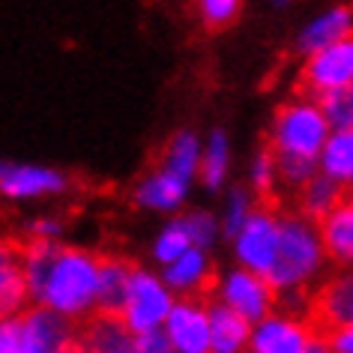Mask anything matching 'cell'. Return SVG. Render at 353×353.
<instances>
[{
  "instance_id": "obj_9",
  "label": "cell",
  "mask_w": 353,
  "mask_h": 353,
  "mask_svg": "<svg viewBox=\"0 0 353 353\" xmlns=\"http://www.w3.org/2000/svg\"><path fill=\"white\" fill-rule=\"evenodd\" d=\"M19 353H75L78 326L63 317L30 305L15 317Z\"/></svg>"
},
{
  "instance_id": "obj_1",
  "label": "cell",
  "mask_w": 353,
  "mask_h": 353,
  "mask_svg": "<svg viewBox=\"0 0 353 353\" xmlns=\"http://www.w3.org/2000/svg\"><path fill=\"white\" fill-rule=\"evenodd\" d=\"M102 258L81 245L66 243H24L21 272L30 305L63 317L69 323H84L96 314Z\"/></svg>"
},
{
  "instance_id": "obj_16",
  "label": "cell",
  "mask_w": 353,
  "mask_h": 353,
  "mask_svg": "<svg viewBox=\"0 0 353 353\" xmlns=\"http://www.w3.org/2000/svg\"><path fill=\"white\" fill-rule=\"evenodd\" d=\"M30 308L21 272V243L0 234V321H15Z\"/></svg>"
},
{
  "instance_id": "obj_35",
  "label": "cell",
  "mask_w": 353,
  "mask_h": 353,
  "mask_svg": "<svg viewBox=\"0 0 353 353\" xmlns=\"http://www.w3.org/2000/svg\"><path fill=\"white\" fill-rule=\"evenodd\" d=\"M305 353H332V350H330V341H326V335H323L321 330L312 335V341H308Z\"/></svg>"
},
{
  "instance_id": "obj_22",
  "label": "cell",
  "mask_w": 353,
  "mask_h": 353,
  "mask_svg": "<svg viewBox=\"0 0 353 353\" xmlns=\"http://www.w3.org/2000/svg\"><path fill=\"white\" fill-rule=\"evenodd\" d=\"M207 314H210V353H245L249 350L252 323H245L240 314L228 312L225 305L210 303V299H207Z\"/></svg>"
},
{
  "instance_id": "obj_13",
  "label": "cell",
  "mask_w": 353,
  "mask_h": 353,
  "mask_svg": "<svg viewBox=\"0 0 353 353\" xmlns=\"http://www.w3.org/2000/svg\"><path fill=\"white\" fill-rule=\"evenodd\" d=\"M192 186L176 176L165 174L162 168H153L147 171L141 180L132 186V204L138 210H147V213H159V216H180L183 207L189 204Z\"/></svg>"
},
{
  "instance_id": "obj_15",
  "label": "cell",
  "mask_w": 353,
  "mask_h": 353,
  "mask_svg": "<svg viewBox=\"0 0 353 353\" xmlns=\"http://www.w3.org/2000/svg\"><path fill=\"white\" fill-rule=\"evenodd\" d=\"M312 314L314 323L326 326L330 332L353 323V270H335L321 281L312 299Z\"/></svg>"
},
{
  "instance_id": "obj_7",
  "label": "cell",
  "mask_w": 353,
  "mask_h": 353,
  "mask_svg": "<svg viewBox=\"0 0 353 353\" xmlns=\"http://www.w3.org/2000/svg\"><path fill=\"white\" fill-rule=\"evenodd\" d=\"M279 216H281L279 210H272L267 204L254 207V213L245 219L240 231L228 240L231 243L234 267L267 279L272 261H276V249H279Z\"/></svg>"
},
{
  "instance_id": "obj_26",
  "label": "cell",
  "mask_w": 353,
  "mask_h": 353,
  "mask_svg": "<svg viewBox=\"0 0 353 353\" xmlns=\"http://www.w3.org/2000/svg\"><path fill=\"white\" fill-rule=\"evenodd\" d=\"M180 219H183V228H186V234H189L192 249L213 252L216 245L225 240V236H222V225H219V216H216V210L192 207V210H186V213H180Z\"/></svg>"
},
{
  "instance_id": "obj_12",
  "label": "cell",
  "mask_w": 353,
  "mask_h": 353,
  "mask_svg": "<svg viewBox=\"0 0 353 353\" xmlns=\"http://www.w3.org/2000/svg\"><path fill=\"white\" fill-rule=\"evenodd\" d=\"M159 276H162L168 290H171L176 299H204V294H210L213 279H216L213 252L189 249L174 263H168V267L159 270Z\"/></svg>"
},
{
  "instance_id": "obj_8",
  "label": "cell",
  "mask_w": 353,
  "mask_h": 353,
  "mask_svg": "<svg viewBox=\"0 0 353 353\" xmlns=\"http://www.w3.org/2000/svg\"><path fill=\"white\" fill-rule=\"evenodd\" d=\"M299 84L312 99H323L330 93L353 87V37L305 57L299 66Z\"/></svg>"
},
{
  "instance_id": "obj_17",
  "label": "cell",
  "mask_w": 353,
  "mask_h": 353,
  "mask_svg": "<svg viewBox=\"0 0 353 353\" xmlns=\"http://www.w3.org/2000/svg\"><path fill=\"white\" fill-rule=\"evenodd\" d=\"M326 263L335 270H353V198L347 195L330 216L317 222Z\"/></svg>"
},
{
  "instance_id": "obj_25",
  "label": "cell",
  "mask_w": 353,
  "mask_h": 353,
  "mask_svg": "<svg viewBox=\"0 0 353 353\" xmlns=\"http://www.w3.org/2000/svg\"><path fill=\"white\" fill-rule=\"evenodd\" d=\"M189 249H192V243H189L186 228H183V219L174 216V219H165V225L156 231L153 243H150V261L162 270V267H168V263H174L183 252H189Z\"/></svg>"
},
{
  "instance_id": "obj_33",
  "label": "cell",
  "mask_w": 353,
  "mask_h": 353,
  "mask_svg": "<svg viewBox=\"0 0 353 353\" xmlns=\"http://www.w3.org/2000/svg\"><path fill=\"white\" fill-rule=\"evenodd\" d=\"M326 341H330V350L332 353H353V323L326 332Z\"/></svg>"
},
{
  "instance_id": "obj_3",
  "label": "cell",
  "mask_w": 353,
  "mask_h": 353,
  "mask_svg": "<svg viewBox=\"0 0 353 353\" xmlns=\"http://www.w3.org/2000/svg\"><path fill=\"white\" fill-rule=\"evenodd\" d=\"M330 123H326L321 102L305 93H296L285 99L272 114L270 123V144L267 150L276 162H312L317 165L321 150L330 138Z\"/></svg>"
},
{
  "instance_id": "obj_18",
  "label": "cell",
  "mask_w": 353,
  "mask_h": 353,
  "mask_svg": "<svg viewBox=\"0 0 353 353\" xmlns=\"http://www.w3.org/2000/svg\"><path fill=\"white\" fill-rule=\"evenodd\" d=\"M201 153H204V138H201L195 129H176L174 135L165 141L156 168H162L165 174L195 186L198 171H201Z\"/></svg>"
},
{
  "instance_id": "obj_2",
  "label": "cell",
  "mask_w": 353,
  "mask_h": 353,
  "mask_svg": "<svg viewBox=\"0 0 353 353\" xmlns=\"http://www.w3.org/2000/svg\"><path fill=\"white\" fill-rule=\"evenodd\" d=\"M326 254L317 236V225L299 213L279 216V249L267 272V285L281 294H308L326 272Z\"/></svg>"
},
{
  "instance_id": "obj_36",
  "label": "cell",
  "mask_w": 353,
  "mask_h": 353,
  "mask_svg": "<svg viewBox=\"0 0 353 353\" xmlns=\"http://www.w3.org/2000/svg\"><path fill=\"white\" fill-rule=\"evenodd\" d=\"M350 198H353V192H350Z\"/></svg>"
},
{
  "instance_id": "obj_30",
  "label": "cell",
  "mask_w": 353,
  "mask_h": 353,
  "mask_svg": "<svg viewBox=\"0 0 353 353\" xmlns=\"http://www.w3.org/2000/svg\"><path fill=\"white\" fill-rule=\"evenodd\" d=\"M317 102H321V111H323V117H326V123H330L332 132L353 129V87L339 90V93H330Z\"/></svg>"
},
{
  "instance_id": "obj_19",
  "label": "cell",
  "mask_w": 353,
  "mask_h": 353,
  "mask_svg": "<svg viewBox=\"0 0 353 353\" xmlns=\"http://www.w3.org/2000/svg\"><path fill=\"white\" fill-rule=\"evenodd\" d=\"M135 335L123 326L120 317L93 314L90 321L78 323L75 353H132Z\"/></svg>"
},
{
  "instance_id": "obj_11",
  "label": "cell",
  "mask_w": 353,
  "mask_h": 353,
  "mask_svg": "<svg viewBox=\"0 0 353 353\" xmlns=\"http://www.w3.org/2000/svg\"><path fill=\"white\" fill-rule=\"evenodd\" d=\"M162 335L174 353H210L207 299H176Z\"/></svg>"
},
{
  "instance_id": "obj_10",
  "label": "cell",
  "mask_w": 353,
  "mask_h": 353,
  "mask_svg": "<svg viewBox=\"0 0 353 353\" xmlns=\"http://www.w3.org/2000/svg\"><path fill=\"white\" fill-rule=\"evenodd\" d=\"M314 332L317 326L312 317L288 314L276 308L272 314H267L263 321L252 326L249 350L245 353H305Z\"/></svg>"
},
{
  "instance_id": "obj_21",
  "label": "cell",
  "mask_w": 353,
  "mask_h": 353,
  "mask_svg": "<svg viewBox=\"0 0 353 353\" xmlns=\"http://www.w3.org/2000/svg\"><path fill=\"white\" fill-rule=\"evenodd\" d=\"M317 174L332 180L344 195L353 192V129L330 132L317 159Z\"/></svg>"
},
{
  "instance_id": "obj_32",
  "label": "cell",
  "mask_w": 353,
  "mask_h": 353,
  "mask_svg": "<svg viewBox=\"0 0 353 353\" xmlns=\"http://www.w3.org/2000/svg\"><path fill=\"white\" fill-rule=\"evenodd\" d=\"M132 353H174V350L168 347L162 332H150V335H135Z\"/></svg>"
},
{
  "instance_id": "obj_5",
  "label": "cell",
  "mask_w": 353,
  "mask_h": 353,
  "mask_svg": "<svg viewBox=\"0 0 353 353\" xmlns=\"http://www.w3.org/2000/svg\"><path fill=\"white\" fill-rule=\"evenodd\" d=\"M210 303L225 305L228 312L240 314L245 323H258L267 314L276 312V290L267 285V279L254 276L240 267H225L216 272L213 288H210Z\"/></svg>"
},
{
  "instance_id": "obj_6",
  "label": "cell",
  "mask_w": 353,
  "mask_h": 353,
  "mask_svg": "<svg viewBox=\"0 0 353 353\" xmlns=\"http://www.w3.org/2000/svg\"><path fill=\"white\" fill-rule=\"evenodd\" d=\"M72 189V176L60 168L15 162L0 156V198L10 204H33V201L63 198Z\"/></svg>"
},
{
  "instance_id": "obj_34",
  "label": "cell",
  "mask_w": 353,
  "mask_h": 353,
  "mask_svg": "<svg viewBox=\"0 0 353 353\" xmlns=\"http://www.w3.org/2000/svg\"><path fill=\"white\" fill-rule=\"evenodd\" d=\"M0 353H19L15 321H0Z\"/></svg>"
},
{
  "instance_id": "obj_4",
  "label": "cell",
  "mask_w": 353,
  "mask_h": 353,
  "mask_svg": "<svg viewBox=\"0 0 353 353\" xmlns=\"http://www.w3.org/2000/svg\"><path fill=\"white\" fill-rule=\"evenodd\" d=\"M176 296L168 290V285L159 276V270L150 267H132L126 303L120 308V321L132 335H150L162 332V326L171 314Z\"/></svg>"
},
{
  "instance_id": "obj_27",
  "label": "cell",
  "mask_w": 353,
  "mask_h": 353,
  "mask_svg": "<svg viewBox=\"0 0 353 353\" xmlns=\"http://www.w3.org/2000/svg\"><path fill=\"white\" fill-rule=\"evenodd\" d=\"M254 207H258V198L252 195L249 189L243 186V183H236L225 192V201H222V210H219V225H222V236L225 240H231V236L240 231L243 222L254 213Z\"/></svg>"
},
{
  "instance_id": "obj_14",
  "label": "cell",
  "mask_w": 353,
  "mask_h": 353,
  "mask_svg": "<svg viewBox=\"0 0 353 353\" xmlns=\"http://www.w3.org/2000/svg\"><path fill=\"white\" fill-rule=\"evenodd\" d=\"M347 37H353V6L332 3V6H323L321 12H314L312 19L296 30L294 48L305 60V57H312L317 51L330 48Z\"/></svg>"
},
{
  "instance_id": "obj_24",
  "label": "cell",
  "mask_w": 353,
  "mask_h": 353,
  "mask_svg": "<svg viewBox=\"0 0 353 353\" xmlns=\"http://www.w3.org/2000/svg\"><path fill=\"white\" fill-rule=\"evenodd\" d=\"M344 198H347V195H344V192L335 186L332 180H326L323 174H314L312 180H308L305 186L296 192V210H294V213H299L303 219H308V222L317 225L323 216H330Z\"/></svg>"
},
{
  "instance_id": "obj_28",
  "label": "cell",
  "mask_w": 353,
  "mask_h": 353,
  "mask_svg": "<svg viewBox=\"0 0 353 353\" xmlns=\"http://www.w3.org/2000/svg\"><path fill=\"white\" fill-rule=\"evenodd\" d=\"M245 180L249 183H243V186L249 189L254 198H267L279 189V168L267 147H261L258 153L252 156L249 168H245Z\"/></svg>"
},
{
  "instance_id": "obj_29",
  "label": "cell",
  "mask_w": 353,
  "mask_h": 353,
  "mask_svg": "<svg viewBox=\"0 0 353 353\" xmlns=\"http://www.w3.org/2000/svg\"><path fill=\"white\" fill-rule=\"evenodd\" d=\"M243 3L240 0H201L198 3V21L207 30H225L240 19Z\"/></svg>"
},
{
  "instance_id": "obj_31",
  "label": "cell",
  "mask_w": 353,
  "mask_h": 353,
  "mask_svg": "<svg viewBox=\"0 0 353 353\" xmlns=\"http://www.w3.org/2000/svg\"><path fill=\"white\" fill-rule=\"evenodd\" d=\"M63 234H66V219L57 213H39L28 219V225H24L28 243H63Z\"/></svg>"
},
{
  "instance_id": "obj_23",
  "label": "cell",
  "mask_w": 353,
  "mask_h": 353,
  "mask_svg": "<svg viewBox=\"0 0 353 353\" xmlns=\"http://www.w3.org/2000/svg\"><path fill=\"white\" fill-rule=\"evenodd\" d=\"M132 279V263L123 258H102L99 267V290H96V314L117 317Z\"/></svg>"
},
{
  "instance_id": "obj_20",
  "label": "cell",
  "mask_w": 353,
  "mask_h": 353,
  "mask_svg": "<svg viewBox=\"0 0 353 353\" xmlns=\"http://www.w3.org/2000/svg\"><path fill=\"white\" fill-rule=\"evenodd\" d=\"M231 168H234V147H231V135L225 129H213L204 138V153H201V171H198V183L204 186V192L216 195V192L228 189L231 180Z\"/></svg>"
}]
</instances>
